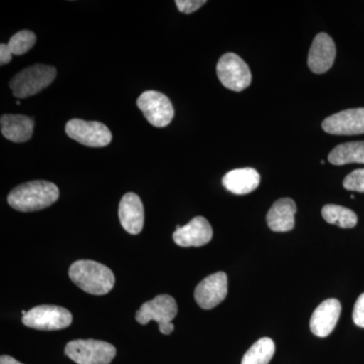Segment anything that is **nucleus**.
Segmentation results:
<instances>
[{"label":"nucleus","instance_id":"1","mask_svg":"<svg viewBox=\"0 0 364 364\" xmlns=\"http://www.w3.org/2000/svg\"><path fill=\"white\" fill-rule=\"evenodd\" d=\"M59 188L53 182L35 181L16 186L7 196V202L14 210L20 212H35L56 203Z\"/></svg>","mask_w":364,"mask_h":364},{"label":"nucleus","instance_id":"2","mask_svg":"<svg viewBox=\"0 0 364 364\" xmlns=\"http://www.w3.org/2000/svg\"><path fill=\"white\" fill-rule=\"evenodd\" d=\"M69 277L85 293L93 296L109 294L116 279L109 267L92 260H78L69 268Z\"/></svg>","mask_w":364,"mask_h":364},{"label":"nucleus","instance_id":"3","mask_svg":"<svg viewBox=\"0 0 364 364\" xmlns=\"http://www.w3.org/2000/svg\"><path fill=\"white\" fill-rule=\"evenodd\" d=\"M177 312L178 308L176 299L169 294H160L141 306L140 310L136 311V320L141 325L155 321L159 325L160 332L169 335L174 331L172 321L176 317Z\"/></svg>","mask_w":364,"mask_h":364},{"label":"nucleus","instance_id":"4","mask_svg":"<svg viewBox=\"0 0 364 364\" xmlns=\"http://www.w3.org/2000/svg\"><path fill=\"white\" fill-rule=\"evenodd\" d=\"M57 71L54 67L37 64L23 69L11 80L9 87L13 90L14 97L26 98L37 95L48 87L55 77Z\"/></svg>","mask_w":364,"mask_h":364},{"label":"nucleus","instance_id":"5","mask_svg":"<svg viewBox=\"0 0 364 364\" xmlns=\"http://www.w3.org/2000/svg\"><path fill=\"white\" fill-rule=\"evenodd\" d=\"M65 354L77 364H109L116 356L117 349L100 340L78 339L66 345Z\"/></svg>","mask_w":364,"mask_h":364},{"label":"nucleus","instance_id":"6","mask_svg":"<svg viewBox=\"0 0 364 364\" xmlns=\"http://www.w3.org/2000/svg\"><path fill=\"white\" fill-rule=\"evenodd\" d=\"M23 325L43 331L65 329L72 323V315L62 306L42 305L35 306L21 318Z\"/></svg>","mask_w":364,"mask_h":364},{"label":"nucleus","instance_id":"7","mask_svg":"<svg viewBox=\"0 0 364 364\" xmlns=\"http://www.w3.org/2000/svg\"><path fill=\"white\" fill-rule=\"evenodd\" d=\"M217 74L225 87L236 92L246 90L252 80L247 64L234 53L223 55L217 64Z\"/></svg>","mask_w":364,"mask_h":364},{"label":"nucleus","instance_id":"8","mask_svg":"<svg viewBox=\"0 0 364 364\" xmlns=\"http://www.w3.org/2000/svg\"><path fill=\"white\" fill-rule=\"evenodd\" d=\"M136 105L147 121L157 128L168 126L173 119V105L166 95L158 91H145L139 97Z\"/></svg>","mask_w":364,"mask_h":364},{"label":"nucleus","instance_id":"9","mask_svg":"<svg viewBox=\"0 0 364 364\" xmlns=\"http://www.w3.org/2000/svg\"><path fill=\"white\" fill-rule=\"evenodd\" d=\"M66 134L87 147H105L112 142V132L100 122L74 119L66 124Z\"/></svg>","mask_w":364,"mask_h":364},{"label":"nucleus","instance_id":"10","mask_svg":"<svg viewBox=\"0 0 364 364\" xmlns=\"http://www.w3.org/2000/svg\"><path fill=\"white\" fill-rule=\"evenodd\" d=\"M228 277L225 272H215L202 280L196 287V304L205 310H210L226 299Z\"/></svg>","mask_w":364,"mask_h":364},{"label":"nucleus","instance_id":"11","mask_svg":"<svg viewBox=\"0 0 364 364\" xmlns=\"http://www.w3.org/2000/svg\"><path fill=\"white\" fill-rule=\"evenodd\" d=\"M323 130L331 135L351 136L364 134V109H345L328 117L322 123Z\"/></svg>","mask_w":364,"mask_h":364},{"label":"nucleus","instance_id":"12","mask_svg":"<svg viewBox=\"0 0 364 364\" xmlns=\"http://www.w3.org/2000/svg\"><path fill=\"white\" fill-rule=\"evenodd\" d=\"M212 238V226L203 217L193 218L186 226H177L173 233V240L181 247H200Z\"/></svg>","mask_w":364,"mask_h":364},{"label":"nucleus","instance_id":"13","mask_svg":"<svg viewBox=\"0 0 364 364\" xmlns=\"http://www.w3.org/2000/svg\"><path fill=\"white\" fill-rule=\"evenodd\" d=\"M335 57L336 46L334 41L327 33H318L309 52L308 65L310 70L316 74L325 73L331 69Z\"/></svg>","mask_w":364,"mask_h":364},{"label":"nucleus","instance_id":"14","mask_svg":"<svg viewBox=\"0 0 364 364\" xmlns=\"http://www.w3.org/2000/svg\"><path fill=\"white\" fill-rule=\"evenodd\" d=\"M341 314V304L338 299H329L323 301L314 311L310 321V329L318 337L329 336L338 323Z\"/></svg>","mask_w":364,"mask_h":364},{"label":"nucleus","instance_id":"15","mask_svg":"<svg viewBox=\"0 0 364 364\" xmlns=\"http://www.w3.org/2000/svg\"><path fill=\"white\" fill-rule=\"evenodd\" d=\"M119 217L122 226L128 233H141L144 227L142 200L134 193H126L119 203Z\"/></svg>","mask_w":364,"mask_h":364},{"label":"nucleus","instance_id":"16","mask_svg":"<svg viewBox=\"0 0 364 364\" xmlns=\"http://www.w3.org/2000/svg\"><path fill=\"white\" fill-rule=\"evenodd\" d=\"M296 205L291 198H284L277 200L267 213L268 227L273 232H289L294 228Z\"/></svg>","mask_w":364,"mask_h":364},{"label":"nucleus","instance_id":"17","mask_svg":"<svg viewBox=\"0 0 364 364\" xmlns=\"http://www.w3.org/2000/svg\"><path fill=\"white\" fill-rule=\"evenodd\" d=\"M1 133L4 138L14 143H23L33 136L35 122L21 114H4L0 119Z\"/></svg>","mask_w":364,"mask_h":364},{"label":"nucleus","instance_id":"18","mask_svg":"<svg viewBox=\"0 0 364 364\" xmlns=\"http://www.w3.org/2000/svg\"><path fill=\"white\" fill-rule=\"evenodd\" d=\"M259 183V173L253 168L234 169L223 177L224 188L235 195H247L252 193Z\"/></svg>","mask_w":364,"mask_h":364},{"label":"nucleus","instance_id":"19","mask_svg":"<svg viewBox=\"0 0 364 364\" xmlns=\"http://www.w3.org/2000/svg\"><path fill=\"white\" fill-rule=\"evenodd\" d=\"M333 165L341 166L349 163H361L364 164V141L349 142L337 146L328 156Z\"/></svg>","mask_w":364,"mask_h":364},{"label":"nucleus","instance_id":"20","mask_svg":"<svg viewBox=\"0 0 364 364\" xmlns=\"http://www.w3.org/2000/svg\"><path fill=\"white\" fill-rule=\"evenodd\" d=\"M275 345L272 339L263 337L248 349L241 364H268L274 355Z\"/></svg>","mask_w":364,"mask_h":364},{"label":"nucleus","instance_id":"21","mask_svg":"<svg viewBox=\"0 0 364 364\" xmlns=\"http://www.w3.org/2000/svg\"><path fill=\"white\" fill-rule=\"evenodd\" d=\"M322 215L326 222L344 229H350L358 224V215L355 213L341 205H326L322 208Z\"/></svg>","mask_w":364,"mask_h":364},{"label":"nucleus","instance_id":"22","mask_svg":"<svg viewBox=\"0 0 364 364\" xmlns=\"http://www.w3.org/2000/svg\"><path fill=\"white\" fill-rule=\"evenodd\" d=\"M36 41H37V37L35 33L31 31H21L11 37L7 46L13 55L21 56L32 49L33 45L36 44Z\"/></svg>","mask_w":364,"mask_h":364},{"label":"nucleus","instance_id":"23","mask_svg":"<svg viewBox=\"0 0 364 364\" xmlns=\"http://www.w3.org/2000/svg\"><path fill=\"white\" fill-rule=\"evenodd\" d=\"M343 186L347 191L364 193V169L354 170L345 177Z\"/></svg>","mask_w":364,"mask_h":364},{"label":"nucleus","instance_id":"24","mask_svg":"<svg viewBox=\"0 0 364 364\" xmlns=\"http://www.w3.org/2000/svg\"><path fill=\"white\" fill-rule=\"evenodd\" d=\"M205 4L207 1L205 0H176V1L177 9L184 14L195 13Z\"/></svg>","mask_w":364,"mask_h":364},{"label":"nucleus","instance_id":"25","mask_svg":"<svg viewBox=\"0 0 364 364\" xmlns=\"http://www.w3.org/2000/svg\"><path fill=\"white\" fill-rule=\"evenodd\" d=\"M352 318H353L354 324L364 328V293L359 296L355 305H354Z\"/></svg>","mask_w":364,"mask_h":364},{"label":"nucleus","instance_id":"26","mask_svg":"<svg viewBox=\"0 0 364 364\" xmlns=\"http://www.w3.org/2000/svg\"><path fill=\"white\" fill-rule=\"evenodd\" d=\"M13 59V53L9 50L7 44L0 45V65L4 66L9 64Z\"/></svg>","mask_w":364,"mask_h":364},{"label":"nucleus","instance_id":"27","mask_svg":"<svg viewBox=\"0 0 364 364\" xmlns=\"http://www.w3.org/2000/svg\"><path fill=\"white\" fill-rule=\"evenodd\" d=\"M0 364H23V363H20V361L16 360V359L11 358V356L2 355L1 358H0Z\"/></svg>","mask_w":364,"mask_h":364}]
</instances>
